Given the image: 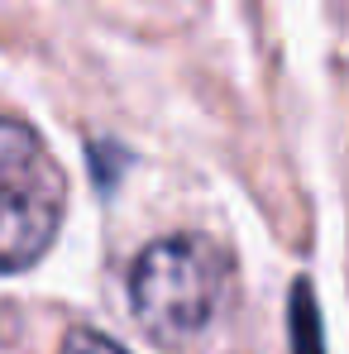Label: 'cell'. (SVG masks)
<instances>
[{"instance_id": "cell-1", "label": "cell", "mask_w": 349, "mask_h": 354, "mask_svg": "<svg viewBox=\"0 0 349 354\" xmlns=\"http://www.w3.org/2000/svg\"><path fill=\"white\" fill-rule=\"evenodd\" d=\"M230 254L206 235H173L149 244L129 268L134 321L158 345H191L211 330L230 297Z\"/></svg>"}, {"instance_id": "cell-2", "label": "cell", "mask_w": 349, "mask_h": 354, "mask_svg": "<svg viewBox=\"0 0 349 354\" xmlns=\"http://www.w3.org/2000/svg\"><path fill=\"white\" fill-rule=\"evenodd\" d=\"M67 211V177L24 120L0 115V273L48 254Z\"/></svg>"}, {"instance_id": "cell-3", "label": "cell", "mask_w": 349, "mask_h": 354, "mask_svg": "<svg viewBox=\"0 0 349 354\" xmlns=\"http://www.w3.org/2000/svg\"><path fill=\"white\" fill-rule=\"evenodd\" d=\"M292 345H296V354H326L321 350V316H316L306 283L292 288Z\"/></svg>"}, {"instance_id": "cell-4", "label": "cell", "mask_w": 349, "mask_h": 354, "mask_svg": "<svg viewBox=\"0 0 349 354\" xmlns=\"http://www.w3.org/2000/svg\"><path fill=\"white\" fill-rule=\"evenodd\" d=\"M62 354H129V350H120L115 340H106V335H96V330H77Z\"/></svg>"}]
</instances>
